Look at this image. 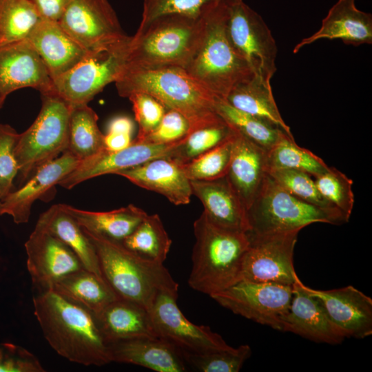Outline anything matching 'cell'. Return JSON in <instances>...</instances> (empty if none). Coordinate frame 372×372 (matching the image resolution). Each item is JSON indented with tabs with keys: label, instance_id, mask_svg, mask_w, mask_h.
I'll list each match as a JSON object with an SVG mask.
<instances>
[{
	"label": "cell",
	"instance_id": "6da1fadb",
	"mask_svg": "<svg viewBox=\"0 0 372 372\" xmlns=\"http://www.w3.org/2000/svg\"><path fill=\"white\" fill-rule=\"evenodd\" d=\"M33 305L44 338L59 355L85 366L111 362L107 342L90 311L52 289L37 292Z\"/></svg>",
	"mask_w": 372,
	"mask_h": 372
},
{
	"label": "cell",
	"instance_id": "7a4b0ae2",
	"mask_svg": "<svg viewBox=\"0 0 372 372\" xmlns=\"http://www.w3.org/2000/svg\"><path fill=\"white\" fill-rule=\"evenodd\" d=\"M115 85L122 97L128 98L136 92L145 93L156 99L167 109L180 112L189 121L191 132L225 122L216 110L218 98L183 68L145 69L125 65Z\"/></svg>",
	"mask_w": 372,
	"mask_h": 372
},
{
	"label": "cell",
	"instance_id": "3957f363",
	"mask_svg": "<svg viewBox=\"0 0 372 372\" xmlns=\"http://www.w3.org/2000/svg\"><path fill=\"white\" fill-rule=\"evenodd\" d=\"M233 1H216L204 12L203 37L184 68L207 90L225 101L234 87L255 75L229 37L227 19Z\"/></svg>",
	"mask_w": 372,
	"mask_h": 372
},
{
	"label": "cell",
	"instance_id": "277c9868",
	"mask_svg": "<svg viewBox=\"0 0 372 372\" xmlns=\"http://www.w3.org/2000/svg\"><path fill=\"white\" fill-rule=\"evenodd\" d=\"M193 227L195 243L189 287L210 296L240 281L242 259L249 245L247 232L218 226L203 211Z\"/></svg>",
	"mask_w": 372,
	"mask_h": 372
},
{
	"label": "cell",
	"instance_id": "5b68a950",
	"mask_svg": "<svg viewBox=\"0 0 372 372\" xmlns=\"http://www.w3.org/2000/svg\"><path fill=\"white\" fill-rule=\"evenodd\" d=\"M204 17L179 14L158 17L130 37L126 65L138 68H185L196 52L204 34Z\"/></svg>",
	"mask_w": 372,
	"mask_h": 372
},
{
	"label": "cell",
	"instance_id": "8992f818",
	"mask_svg": "<svg viewBox=\"0 0 372 372\" xmlns=\"http://www.w3.org/2000/svg\"><path fill=\"white\" fill-rule=\"evenodd\" d=\"M83 229L94 246L103 278L118 297L149 311L159 293L178 295V285L163 263L145 260L120 242Z\"/></svg>",
	"mask_w": 372,
	"mask_h": 372
},
{
	"label": "cell",
	"instance_id": "52a82bcc",
	"mask_svg": "<svg viewBox=\"0 0 372 372\" xmlns=\"http://www.w3.org/2000/svg\"><path fill=\"white\" fill-rule=\"evenodd\" d=\"M249 231L261 235L300 231L314 223L335 225L349 218L335 207H324L302 200L278 185L268 174L247 209Z\"/></svg>",
	"mask_w": 372,
	"mask_h": 372
},
{
	"label": "cell",
	"instance_id": "ba28073f",
	"mask_svg": "<svg viewBox=\"0 0 372 372\" xmlns=\"http://www.w3.org/2000/svg\"><path fill=\"white\" fill-rule=\"evenodd\" d=\"M41 101L38 116L19 134L14 147L21 185L68 147L71 105L54 92L41 94Z\"/></svg>",
	"mask_w": 372,
	"mask_h": 372
},
{
	"label": "cell",
	"instance_id": "9c48e42d",
	"mask_svg": "<svg viewBox=\"0 0 372 372\" xmlns=\"http://www.w3.org/2000/svg\"><path fill=\"white\" fill-rule=\"evenodd\" d=\"M130 39L88 52L73 68L53 81L54 93L70 105L87 104L106 85L115 83L121 74Z\"/></svg>",
	"mask_w": 372,
	"mask_h": 372
},
{
	"label": "cell",
	"instance_id": "30bf717a",
	"mask_svg": "<svg viewBox=\"0 0 372 372\" xmlns=\"http://www.w3.org/2000/svg\"><path fill=\"white\" fill-rule=\"evenodd\" d=\"M227 31L234 48L254 74L270 82L277 70L278 48L261 16L242 0H234L229 8Z\"/></svg>",
	"mask_w": 372,
	"mask_h": 372
},
{
	"label": "cell",
	"instance_id": "8fae6325",
	"mask_svg": "<svg viewBox=\"0 0 372 372\" xmlns=\"http://www.w3.org/2000/svg\"><path fill=\"white\" fill-rule=\"evenodd\" d=\"M292 296L293 285L241 280L210 297L235 314L281 331Z\"/></svg>",
	"mask_w": 372,
	"mask_h": 372
},
{
	"label": "cell",
	"instance_id": "7c38bea8",
	"mask_svg": "<svg viewBox=\"0 0 372 372\" xmlns=\"http://www.w3.org/2000/svg\"><path fill=\"white\" fill-rule=\"evenodd\" d=\"M57 22L89 52L122 43L130 37L107 0H68Z\"/></svg>",
	"mask_w": 372,
	"mask_h": 372
},
{
	"label": "cell",
	"instance_id": "4fadbf2b",
	"mask_svg": "<svg viewBox=\"0 0 372 372\" xmlns=\"http://www.w3.org/2000/svg\"><path fill=\"white\" fill-rule=\"evenodd\" d=\"M299 231L247 233L249 245L242 259L240 280L292 286L298 276L293 267V251Z\"/></svg>",
	"mask_w": 372,
	"mask_h": 372
},
{
	"label": "cell",
	"instance_id": "5bb4252c",
	"mask_svg": "<svg viewBox=\"0 0 372 372\" xmlns=\"http://www.w3.org/2000/svg\"><path fill=\"white\" fill-rule=\"evenodd\" d=\"M177 296L161 292L149 309L158 338L170 343L183 353H198L232 347L209 327L197 325L187 320L177 305Z\"/></svg>",
	"mask_w": 372,
	"mask_h": 372
},
{
	"label": "cell",
	"instance_id": "9a60e30c",
	"mask_svg": "<svg viewBox=\"0 0 372 372\" xmlns=\"http://www.w3.org/2000/svg\"><path fill=\"white\" fill-rule=\"evenodd\" d=\"M25 248L28 271L37 292L51 289L62 277L85 268L68 246L38 226L35 225Z\"/></svg>",
	"mask_w": 372,
	"mask_h": 372
},
{
	"label": "cell",
	"instance_id": "2e32d148",
	"mask_svg": "<svg viewBox=\"0 0 372 372\" xmlns=\"http://www.w3.org/2000/svg\"><path fill=\"white\" fill-rule=\"evenodd\" d=\"M32 87L41 94L54 92L53 80L28 39L0 45V94Z\"/></svg>",
	"mask_w": 372,
	"mask_h": 372
},
{
	"label": "cell",
	"instance_id": "e0dca14e",
	"mask_svg": "<svg viewBox=\"0 0 372 372\" xmlns=\"http://www.w3.org/2000/svg\"><path fill=\"white\" fill-rule=\"evenodd\" d=\"M303 288L322 305L344 338H364L372 334V299L351 285L330 290Z\"/></svg>",
	"mask_w": 372,
	"mask_h": 372
},
{
	"label": "cell",
	"instance_id": "ac0fdd59",
	"mask_svg": "<svg viewBox=\"0 0 372 372\" xmlns=\"http://www.w3.org/2000/svg\"><path fill=\"white\" fill-rule=\"evenodd\" d=\"M179 141L168 144H156L132 140V143L119 151L104 149L79 162L78 165L59 183L70 189L88 179L138 166L148 161L168 157Z\"/></svg>",
	"mask_w": 372,
	"mask_h": 372
},
{
	"label": "cell",
	"instance_id": "d6986e66",
	"mask_svg": "<svg viewBox=\"0 0 372 372\" xmlns=\"http://www.w3.org/2000/svg\"><path fill=\"white\" fill-rule=\"evenodd\" d=\"M302 284L297 276L290 306L281 318V331L318 342L341 343L344 336L331 321L320 301L306 291Z\"/></svg>",
	"mask_w": 372,
	"mask_h": 372
},
{
	"label": "cell",
	"instance_id": "ffe728a7",
	"mask_svg": "<svg viewBox=\"0 0 372 372\" xmlns=\"http://www.w3.org/2000/svg\"><path fill=\"white\" fill-rule=\"evenodd\" d=\"M81 161L69 151L38 169L17 190L3 200V214L11 216L17 224L26 223L36 200L41 199L70 174Z\"/></svg>",
	"mask_w": 372,
	"mask_h": 372
},
{
	"label": "cell",
	"instance_id": "44dd1931",
	"mask_svg": "<svg viewBox=\"0 0 372 372\" xmlns=\"http://www.w3.org/2000/svg\"><path fill=\"white\" fill-rule=\"evenodd\" d=\"M321 39H340L354 46L371 44L372 15L359 10L355 0H338L323 19L320 29L297 43L293 53Z\"/></svg>",
	"mask_w": 372,
	"mask_h": 372
},
{
	"label": "cell",
	"instance_id": "7402d4cb",
	"mask_svg": "<svg viewBox=\"0 0 372 372\" xmlns=\"http://www.w3.org/2000/svg\"><path fill=\"white\" fill-rule=\"evenodd\" d=\"M112 362L141 366L157 372H185L182 352L157 337H143L107 343Z\"/></svg>",
	"mask_w": 372,
	"mask_h": 372
},
{
	"label": "cell",
	"instance_id": "603a6c76",
	"mask_svg": "<svg viewBox=\"0 0 372 372\" xmlns=\"http://www.w3.org/2000/svg\"><path fill=\"white\" fill-rule=\"evenodd\" d=\"M116 174L140 187L164 196L175 205L190 202L192 195L190 180L181 165L169 158H156Z\"/></svg>",
	"mask_w": 372,
	"mask_h": 372
},
{
	"label": "cell",
	"instance_id": "cb8c5ba5",
	"mask_svg": "<svg viewBox=\"0 0 372 372\" xmlns=\"http://www.w3.org/2000/svg\"><path fill=\"white\" fill-rule=\"evenodd\" d=\"M27 39L41 58L53 81L73 68L89 52L57 21L41 19Z\"/></svg>",
	"mask_w": 372,
	"mask_h": 372
},
{
	"label": "cell",
	"instance_id": "d4e9b609",
	"mask_svg": "<svg viewBox=\"0 0 372 372\" xmlns=\"http://www.w3.org/2000/svg\"><path fill=\"white\" fill-rule=\"evenodd\" d=\"M192 195L203 205V212L222 227L247 232V211L226 176L211 180H190Z\"/></svg>",
	"mask_w": 372,
	"mask_h": 372
},
{
	"label": "cell",
	"instance_id": "484cf974",
	"mask_svg": "<svg viewBox=\"0 0 372 372\" xmlns=\"http://www.w3.org/2000/svg\"><path fill=\"white\" fill-rule=\"evenodd\" d=\"M267 174V151L236 130L232 158L226 177L247 211Z\"/></svg>",
	"mask_w": 372,
	"mask_h": 372
},
{
	"label": "cell",
	"instance_id": "4316f807",
	"mask_svg": "<svg viewBox=\"0 0 372 372\" xmlns=\"http://www.w3.org/2000/svg\"><path fill=\"white\" fill-rule=\"evenodd\" d=\"M92 314L107 343L157 337L149 311L134 301L118 297Z\"/></svg>",
	"mask_w": 372,
	"mask_h": 372
},
{
	"label": "cell",
	"instance_id": "83f0119b",
	"mask_svg": "<svg viewBox=\"0 0 372 372\" xmlns=\"http://www.w3.org/2000/svg\"><path fill=\"white\" fill-rule=\"evenodd\" d=\"M36 226L47 230L68 246L86 269L103 277L94 246L61 203L54 205L41 214Z\"/></svg>",
	"mask_w": 372,
	"mask_h": 372
},
{
	"label": "cell",
	"instance_id": "f1b7e54d",
	"mask_svg": "<svg viewBox=\"0 0 372 372\" xmlns=\"http://www.w3.org/2000/svg\"><path fill=\"white\" fill-rule=\"evenodd\" d=\"M61 204L63 209L73 216L83 229L120 242L147 215L143 209L133 204L109 211H87Z\"/></svg>",
	"mask_w": 372,
	"mask_h": 372
},
{
	"label": "cell",
	"instance_id": "f546056e",
	"mask_svg": "<svg viewBox=\"0 0 372 372\" xmlns=\"http://www.w3.org/2000/svg\"><path fill=\"white\" fill-rule=\"evenodd\" d=\"M225 101L240 111L277 126L289 136L293 137L278 110L270 82L254 75L249 80L234 87Z\"/></svg>",
	"mask_w": 372,
	"mask_h": 372
},
{
	"label": "cell",
	"instance_id": "4dcf8cb0",
	"mask_svg": "<svg viewBox=\"0 0 372 372\" xmlns=\"http://www.w3.org/2000/svg\"><path fill=\"white\" fill-rule=\"evenodd\" d=\"M51 289L92 313L118 298L103 277L85 268L62 277Z\"/></svg>",
	"mask_w": 372,
	"mask_h": 372
},
{
	"label": "cell",
	"instance_id": "1f68e13d",
	"mask_svg": "<svg viewBox=\"0 0 372 372\" xmlns=\"http://www.w3.org/2000/svg\"><path fill=\"white\" fill-rule=\"evenodd\" d=\"M98 116L87 104L71 105L68 151L80 161L105 149L104 134L98 126Z\"/></svg>",
	"mask_w": 372,
	"mask_h": 372
},
{
	"label": "cell",
	"instance_id": "d6a6232c",
	"mask_svg": "<svg viewBox=\"0 0 372 372\" xmlns=\"http://www.w3.org/2000/svg\"><path fill=\"white\" fill-rule=\"evenodd\" d=\"M128 250L141 258L163 263L169 251L172 240L158 214H147L122 242Z\"/></svg>",
	"mask_w": 372,
	"mask_h": 372
},
{
	"label": "cell",
	"instance_id": "836d02e7",
	"mask_svg": "<svg viewBox=\"0 0 372 372\" xmlns=\"http://www.w3.org/2000/svg\"><path fill=\"white\" fill-rule=\"evenodd\" d=\"M268 170L285 168L300 170L316 176L329 166L312 152L298 145L293 137L282 132L277 142L267 151Z\"/></svg>",
	"mask_w": 372,
	"mask_h": 372
},
{
	"label": "cell",
	"instance_id": "e575fe53",
	"mask_svg": "<svg viewBox=\"0 0 372 372\" xmlns=\"http://www.w3.org/2000/svg\"><path fill=\"white\" fill-rule=\"evenodd\" d=\"M41 19L30 0H0V45L27 39Z\"/></svg>",
	"mask_w": 372,
	"mask_h": 372
},
{
	"label": "cell",
	"instance_id": "d590c367",
	"mask_svg": "<svg viewBox=\"0 0 372 372\" xmlns=\"http://www.w3.org/2000/svg\"><path fill=\"white\" fill-rule=\"evenodd\" d=\"M215 107L225 121L266 151L277 142L284 132L266 121L234 108L225 100L218 99Z\"/></svg>",
	"mask_w": 372,
	"mask_h": 372
},
{
	"label": "cell",
	"instance_id": "8d00e7d4",
	"mask_svg": "<svg viewBox=\"0 0 372 372\" xmlns=\"http://www.w3.org/2000/svg\"><path fill=\"white\" fill-rule=\"evenodd\" d=\"M235 132L226 121L194 130L179 141L167 158L185 164L223 143Z\"/></svg>",
	"mask_w": 372,
	"mask_h": 372
},
{
	"label": "cell",
	"instance_id": "74e56055",
	"mask_svg": "<svg viewBox=\"0 0 372 372\" xmlns=\"http://www.w3.org/2000/svg\"><path fill=\"white\" fill-rule=\"evenodd\" d=\"M189 369L200 372H238L251 356L248 344L198 353H183Z\"/></svg>",
	"mask_w": 372,
	"mask_h": 372
},
{
	"label": "cell",
	"instance_id": "f35d334b",
	"mask_svg": "<svg viewBox=\"0 0 372 372\" xmlns=\"http://www.w3.org/2000/svg\"><path fill=\"white\" fill-rule=\"evenodd\" d=\"M235 134L227 141L181 165L189 180H211L227 175L232 158Z\"/></svg>",
	"mask_w": 372,
	"mask_h": 372
},
{
	"label": "cell",
	"instance_id": "ab89813d",
	"mask_svg": "<svg viewBox=\"0 0 372 372\" xmlns=\"http://www.w3.org/2000/svg\"><path fill=\"white\" fill-rule=\"evenodd\" d=\"M316 187L321 196L348 218L353 205V180L338 169L329 167L324 172L314 176Z\"/></svg>",
	"mask_w": 372,
	"mask_h": 372
},
{
	"label": "cell",
	"instance_id": "60d3db41",
	"mask_svg": "<svg viewBox=\"0 0 372 372\" xmlns=\"http://www.w3.org/2000/svg\"><path fill=\"white\" fill-rule=\"evenodd\" d=\"M268 174L282 188L302 200L321 207H335L321 196L311 176L304 172L278 168L269 169Z\"/></svg>",
	"mask_w": 372,
	"mask_h": 372
},
{
	"label": "cell",
	"instance_id": "b9f144b4",
	"mask_svg": "<svg viewBox=\"0 0 372 372\" xmlns=\"http://www.w3.org/2000/svg\"><path fill=\"white\" fill-rule=\"evenodd\" d=\"M220 0H144L139 26L166 14L200 18L214 3Z\"/></svg>",
	"mask_w": 372,
	"mask_h": 372
},
{
	"label": "cell",
	"instance_id": "7bdbcfd3",
	"mask_svg": "<svg viewBox=\"0 0 372 372\" xmlns=\"http://www.w3.org/2000/svg\"><path fill=\"white\" fill-rule=\"evenodd\" d=\"M19 134L10 125L0 123V197L2 200L13 191L19 167L14 147Z\"/></svg>",
	"mask_w": 372,
	"mask_h": 372
},
{
	"label": "cell",
	"instance_id": "ee69618b",
	"mask_svg": "<svg viewBox=\"0 0 372 372\" xmlns=\"http://www.w3.org/2000/svg\"><path fill=\"white\" fill-rule=\"evenodd\" d=\"M128 99L132 103L139 127L135 139L141 141L157 127L167 109L156 99L145 93H134Z\"/></svg>",
	"mask_w": 372,
	"mask_h": 372
},
{
	"label": "cell",
	"instance_id": "f6af8a7d",
	"mask_svg": "<svg viewBox=\"0 0 372 372\" xmlns=\"http://www.w3.org/2000/svg\"><path fill=\"white\" fill-rule=\"evenodd\" d=\"M191 132L187 119L180 112L167 109L157 127L140 142L168 144L180 141Z\"/></svg>",
	"mask_w": 372,
	"mask_h": 372
},
{
	"label": "cell",
	"instance_id": "bcb514c9",
	"mask_svg": "<svg viewBox=\"0 0 372 372\" xmlns=\"http://www.w3.org/2000/svg\"><path fill=\"white\" fill-rule=\"evenodd\" d=\"M38 358L26 349L0 343V372H44Z\"/></svg>",
	"mask_w": 372,
	"mask_h": 372
},
{
	"label": "cell",
	"instance_id": "7dc6e473",
	"mask_svg": "<svg viewBox=\"0 0 372 372\" xmlns=\"http://www.w3.org/2000/svg\"><path fill=\"white\" fill-rule=\"evenodd\" d=\"M41 19L58 21L68 0H30Z\"/></svg>",
	"mask_w": 372,
	"mask_h": 372
},
{
	"label": "cell",
	"instance_id": "c3c4849f",
	"mask_svg": "<svg viewBox=\"0 0 372 372\" xmlns=\"http://www.w3.org/2000/svg\"><path fill=\"white\" fill-rule=\"evenodd\" d=\"M132 135L121 131H107L104 134L105 149L115 152L125 149L132 143Z\"/></svg>",
	"mask_w": 372,
	"mask_h": 372
},
{
	"label": "cell",
	"instance_id": "681fc988",
	"mask_svg": "<svg viewBox=\"0 0 372 372\" xmlns=\"http://www.w3.org/2000/svg\"><path fill=\"white\" fill-rule=\"evenodd\" d=\"M107 131H122L132 134L134 123L127 116H118L113 118L108 125Z\"/></svg>",
	"mask_w": 372,
	"mask_h": 372
},
{
	"label": "cell",
	"instance_id": "f907efd6",
	"mask_svg": "<svg viewBox=\"0 0 372 372\" xmlns=\"http://www.w3.org/2000/svg\"><path fill=\"white\" fill-rule=\"evenodd\" d=\"M6 96L0 94V108L3 106Z\"/></svg>",
	"mask_w": 372,
	"mask_h": 372
},
{
	"label": "cell",
	"instance_id": "816d5d0a",
	"mask_svg": "<svg viewBox=\"0 0 372 372\" xmlns=\"http://www.w3.org/2000/svg\"><path fill=\"white\" fill-rule=\"evenodd\" d=\"M0 215H3V202L1 197H0Z\"/></svg>",
	"mask_w": 372,
	"mask_h": 372
}]
</instances>
